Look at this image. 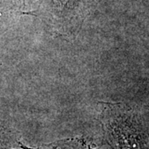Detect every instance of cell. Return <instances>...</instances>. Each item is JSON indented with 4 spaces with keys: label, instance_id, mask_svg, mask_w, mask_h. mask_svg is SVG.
<instances>
[{
    "label": "cell",
    "instance_id": "cell-1",
    "mask_svg": "<svg viewBox=\"0 0 149 149\" xmlns=\"http://www.w3.org/2000/svg\"><path fill=\"white\" fill-rule=\"evenodd\" d=\"M6 17V12L5 8L3 6H0V27L3 25V22L5 20Z\"/></svg>",
    "mask_w": 149,
    "mask_h": 149
},
{
    "label": "cell",
    "instance_id": "cell-2",
    "mask_svg": "<svg viewBox=\"0 0 149 149\" xmlns=\"http://www.w3.org/2000/svg\"><path fill=\"white\" fill-rule=\"evenodd\" d=\"M70 1V0H55L56 3L59 7H61V8H62V7H64L65 5L68 4V3H69Z\"/></svg>",
    "mask_w": 149,
    "mask_h": 149
}]
</instances>
